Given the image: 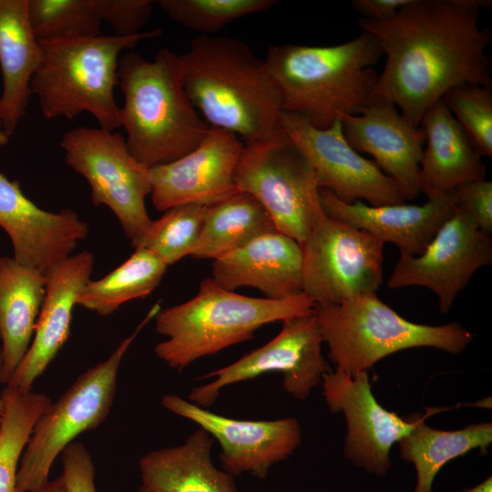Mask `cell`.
Instances as JSON below:
<instances>
[{
  "label": "cell",
  "instance_id": "obj_39",
  "mask_svg": "<svg viewBox=\"0 0 492 492\" xmlns=\"http://www.w3.org/2000/svg\"><path fill=\"white\" fill-rule=\"evenodd\" d=\"M32 492H67L65 481L60 475L54 480H49L43 487Z\"/></svg>",
  "mask_w": 492,
  "mask_h": 492
},
{
  "label": "cell",
  "instance_id": "obj_4",
  "mask_svg": "<svg viewBox=\"0 0 492 492\" xmlns=\"http://www.w3.org/2000/svg\"><path fill=\"white\" fill-rule=\"evenodd\" d=\"M118 78L126 145L148 168L183 157L210 131L186 93L179 55L170 49L160 48L153 60L134 51L124 54Z\"/></svg>",
  "mask_w": 492,
  "mask_h": 492
},
{
  "label": "cell",
  "instance_id": "obj_22",
  "mask_svg": "<svg viewBox=\"0 0 492 492\" xmlns=\"http://www.w3.org/2000/svg\"><path fill=\"white\" fill-rule=\"evenodd\" d=\"M210 278L231 292L247 286L268 299L292 298L302 293V250L284 233H264L212 261Z\"/></svg>",
  "mask_w": 492,
  "mask_h": 492
},
{
  "label": "cell",
  "instance_id": "obj_42",
  "mask_svg": "<svg viewBox=\"0 0 492 492\" xmlns=\"http://www.w3.org/2000/svg\"><path fill=\"white\" fill-rule=\"evenodd\" d=\"M0 365H1V354H0ZM5 411V403L0 393V416L4 414Z\"/></svg>",
  "mask_w": 492,
  "mask_h": 492
},
{
  "label": "cell",
  "instance_id": "obj_41",
  "mask_svg": "<svg viewBox=\"0 0 492 492\" xmlns=\"http://www.w3.org/2000/svg\"><path fill=\"white\" fill-rule=\"evenodd\" d=\"M9 140V137L5 132L2 124L0 122V148L5 146Z\"/></svg>",
  "mask_w": 492,
  "mask_h": 492
},
{
  "label": "cell",
  "instance_id": "obj_1",
  "mask_svg": "<svg viewBox=\"0 0 492 492\" xmlns=\"http://www.w3.org/2000/svg\"><path fill=\"white\" fill-rule=\"evenodd\" d=\"M482 0H410L390 20H358L385 55L369 103L386 101L415 126L450 89L491 87L487 50L490 33L479 27Z\"/></svg>",
  "mask_w": 492,
  "mask_h": 492
},
{
  "label": "cell",
  "instance_id": "obj_32",
  "mask_svg": "<svg viewBox=\"0 0 492 492\" xmlns=\"http://www.w3.org/2000/svg\"><path fill=\"white\" fill-rule=\"evenodd\" d=\"M206 207L186 204L166 210L158 220H151L132 247L150 251L168 266L190 256L202 229Z\"/></svg>",
  "mask_w": 492,
  "mask_h": 492
},
{
  "label": "cell",
  "instance_id": "obj_35",
  "mask_svg": "<svg viewBox=\"0 0 492 492\" xmlns=\"http://www.w3.org/2000/svg\"><path fill=\"white\" fill-rule=\"evenodd\" d=\"M153 5L151 0H100L102 20L119 36L139 33L150 19Z\"/></svg>",
  "mask_w": 492,
  "mask_h": 492
},
{
  "label": "cell",
  "instance_id": "obj_28",
  "mask_svg": "<svg viewBox=\"0 0 492 492\" xmlns=\"http://www.w3.org/2000/svg\"><path fill=\"white\" fill-rule=\"evenodd\" d=\"M274 231L276 227L262 205L251 195L239 191L206 207L202 229L190 256L214 261Z\"/></svg>",
  "mask_w": 492,
  "mask_h": 492
},
{
  "label": "cell",
  "instance_id": "obj_11",
  "mask_svg": "<svg viewBox=\"0 0 492 492\" xmlns=\"http://www.w3.org/2000/svg\"><path fill=\"white\" fill-rule=\"evenodd\" d=\"M301 247L302 292L315 305L376 293L382 283L384 243L343 220L326 215Z\"/></svg>",
  "mask_w": 492,
  "mask_h": 492
},
{
  "label": "cell",
  "instance_id": "obj_10",
  "mask_svg": "<svg viewBox=\"0 0 492 492\" xmlns=\"http://www.w3.org/2000/svg\"><path fill=\"white\" fill-rule=\"evenodd\" d=\"M60 146L67 164L87 179L92 203L107 206L134 243L151 221L146 207L150 168L130 154L122 135L101 128H74Z\"/></svg>",
  "mask_w": 492,
  "mask_h": 492
},
{
  "label": "cell",
  "instance_id": "obj_40",
  "mask_svg": "<svg viewBox=\"0 0 492 492\" xmlns=\"http://www.w3.org/2000/svg\"><path fill=\"white\" fill-rule=\"evenodd\" d=\"M461 492H492V477L489 476L477 485L466 488Z\"/></svg>",
  "mask_w": 492,
  "mask_h": 492
},
{
  "label": "cell",
  "instance_id": "obj_18",
  "mask_svg": "<svg viewBox=\"0 0 492 492\" xmlns=\"http://www.w3.org/2000/svg\"><path fill=\"white\" fill-rule=\"evenodd\" d=\"M0 226L11 241L13 258L43 273L70 256L88 233V224L77 212L43 210L25 195L17 180L1 172Z\"/></svg>",
  "mask_w": 492,
  "mask_h": 492
},
{
  "label": "cell",
  "instance_id": "obj_14",
  "mask_svg": "<svg viewBox=\"0 0 492 492\" xmlns=\"http://www.w3.org/2000/svg\"><path fill=\"white\" fill-rule=\"evenodd\" d=\"M322 385L330 413L343 414L345 420V457L368 474L386 475L393 446L413 430L422 415L402 417L382 406L368 371L352 376L335 369L324 374Z\"/></svg>",
  "mask_w": 492,
  "mask_h": 492
},
{
  "label": "cell",
  "instance_id": "obj_37",
  "mask_svg": "<svg viewBox=\"0 0 492 492\" xmlns=\"http://www.w3.org/2000/svg\"><path fill=\"white\" fill-rule=\"evenodd\" d=\"M63 472L61 474L67 492H97L95 466L86 446L72 442L61 453Z\"/></svg>",
  "mask_w": 492,
  "mask_h": 492
},
{
  "label": "cell",
  "instance_id": "obj_12",
  "mask_svg": "<svg viewBox=\"0 0 492 492\" xmlns=\"http://www.w3.org/2000/svg\"><path fill=\"white\" fill-rule=\"evenodd\" d=\"M323 343L314 313L286 320L279 333L267 343L199 378L211 381L194 387L189 401L208 408L218 399L222 388L274 372L282 374V384L286 393L303 401L322 384L324 374L332 371L323 355Z\"/></svg>",
  "mask_w": 492,
  "mask_h": 492
},
{
  "label": "cell",
  "instance_id": "obj_26",
  "mask_svg": "<svg viewBox=\"0 0 492 492\" xmlns=\"http://www.w3.org/2000/svg\"><path fill=\"white\" fill-rule=\"evenodd\" d=\"M46 292V275L0 256V383L6 384L27 352Z\"/></svg>",
  "mask_w": 492,
  "mask_h": 492
},
{
  "label": "cell",
  "instance_id": "obj_16",
  "mask_svg": "<svg viewBox=\"0 0 492 492\" xmlns=\"http://www.w3.org/2000/svg\"><path fill=\"white\" fill-rule=\"evenodd\" d=\"M171 413L190 420L216 439L224 471L235 477L250 473L265 479L271 467L287 459L301 445L302 429L294 417L240 420L220 415L173 394L161 398Z\"/></svg>",
  "mask_w": 492,
  "mask_h": 492
},
{
  "label": "cell",
  "instance_id": "obj_31",
  "mask_svg": "<svg viewBox=\"0 0 492 492\" xmlns=\"http://www.w3.org/2000/svg\"><path fill=\"white\" fill-rule=\"evenodd\" d=\"M27 11L38 40L101 35L100 0H27Z\"/></svg>",
  "mask_w": 492,
  "mask_h": 492
},
{
  "label": "cell",
  "instance_id": "obj_43",
  "mask_svg": "<svg viewBox=\"0 0 492 492\" xmlns=\"http://www.w3.org/2000/svg\"><path fill=\"white\" fill-rule=\"evenodd\" d=\"M0 426H1V416H0Z\"/></svg>",
  "mask_w": 492,
  "mask_h": 492
},
{
  "label": "cell",
  "instance_id": "obj_36",
  "mask_svg": "<svg viewBox=\"0 0 492 492\" xmlns=\"http://www.w3.org/2000/svg\"><path fill=\"white\" fill-rule=\"evenodd\" d=\"M455 206L466 213L479 231L492 232V181L482 179L466 183L455 190Z\"/></svg>",
  "mask_w": 492,
  "mask_h": 492
},
{
  "label": "cell",
  "instance_id": "obj_25",
  "mask_svg": "<svg viewBox=\"0 0 492 492\" xmlns=\"http://www.w3.org/2000/svg\"><path fill=\"white\" fill-rule=\"evenodd\" d=\"M42 56L28 17L27 0H0V122L10 138L26 114L31 81Z\"/></svg>",
  "mask_w": 492,
  "mask_h": 492
},
{
  "label": "cell",
  "instance_id": "obj_21",
  "mask_svg": "<svg viewBox=\"0 0 492 492\" xmlns=\"http://www.w3.org/2000/svg\"><path fill=\"white\" fill-rule=\"evenodd\" d=\"M320 200L327 216L364 231L384 244L394 243L405 256L421 254L455 211V191L423 205L370 206L362 200L344 203L320 189Z\"/></svg>",
  "mask_w": 492,
  "mask_h": 492
},
{
  "label": "cell",
  "instance_id": "obj_20",
  "mask_svg": "<svg viewBox=\"0 0 492 492\" xmlns=\"http://www.w3.org/2000/svg\"><path fill=\"white\" fill-rule=\"evenodd\" d=\"M94 255L71 254L46 275V292L30 346L5 385L32 390V385L56 356L70 334L74 306L90 281Z\"/></svg>",
  "mask_w": 492,
  "mask_h": 492
},
{
  "label": "cell",
  "instance_id": "obj_24",
  "mask_svg": "<svg viewBox=\"0 0 492 492\" xmlns=\"http://www.w3.org/2000/svg\"><path fill=\"white\" fill-rule=\"evenodd\" d=\"M213 442L199 427L183 444L144 455L138 492H238L234 477L212 462Z\"/></svg>",
  "mask_w": 492,
  "mask_h": 492
},
{
  "label": "cell",
  "instance_id": "obj_23",
  "mask_svg": "<svg viewBox=\"0 0 492 492\" xmlns=\"http://www.w3.org/2000/svg\"><path fill=\"white\" fill-rule=\"evenodd\" d=\"M425 135L419 170L420 193L433 200L472 181L485 179L482 157L442 100L424 114Z\"/></svg>",
  "mask_w": 492,
  "mask_h": 492
},
{
  "label": "cell",
  "instance_id": "obj_9",
  "mask_svg": "<svg viewBox=\"0 0 492 492\" xmlns=\"http://www.w3.org/2000/svg\"><path fill=\"white\" fill-rule=\"evenodd\" d=\"M234 180L262 205L278 231L301 246L326 216L311 163L282 130L244 144Z\"/></svg>",
  "mask_w": 492,
  "mask_h": 492
},
{
  "label": "cell",
  "instance_id": "obj_6",
  "mask_svg": "<svg viewBox=\"0 0 492 492\" xmlns=\"http://www.w3.org/2000/svg\"><path fill=\"white\" fill-rule=\"evenodd\" d=\"M162 35L160 28L119 36L99 35L73 39L39 40L42 56L31 90L45 118H73L91 114L99 128H120L114 91L121 53L144 39Z\"/></svg>",
  "mask_w": 492,
  "mask_h": 492
},
{
  "label": "cell",
  "instance_id": "obj_27",
  "mask_svg": "<svg viewBox=\"0 0 492 492\" xmlns=\"http://www.w3.org/2000/svg\"><path fill=\"white\" fill-rule=\"evenodd\" d=\"M429 414L422 415L413 430L397 443L400 458L415 469L416 482L412 492H432L434 480L446 463L475 449L487 453L492 443L491 422L440 430L425 424Z\"/></svg>",
  "mask_w": 492,
  "mask_h": 492
},
{
  "label": "cell",
  "instance_id": "obj_5",
  "mask_svg": "<svg viewBox=\"0 0 492 492\" xmlns=\"http://www.w3.org/2000/svg\"><path fill=\"white\" fill-rule=\"evenodd\" d=\"M314 306L303 292L281 300L250 297L207 278L193 298L155 315V330L166 340L154 351L171 369L181 372L200 358L253 339L267 323L313 314Z\"/></svg>",
  "mask_w": 492,
  "mask_h": 492
},
{
  "label": "cell",
  "instance_id": "obj_33",
  "mask_svg": "<svg viewBox=\"0 0 492 492\" xmlns=\"http://www.w3.org/2000/svg\"><path fill=\"white\" fill-rule=\"evenodd\" d=\"M161 10L174 22L210 36L242 16L269 10L274 0H159Z\"/></svg>",
  "mask_w": 492,
  "mask_h": 492
},
{
  "label": "cell",
  "instance_id": "obj_38",
  "mask_svg": "<svg viewBox=\"0 0 492 492\" xmlns=\"http://www.w3.org/2000/svg\"><path fill=\"white\" fill-rule=\"evenodd\" d=\"M410 0H354V9L362 18L375 22L392 19Z\"/></svg>",
  "mask_w": 492,
  "mask_h": 492
},
{
  "label": "cell",
  "instance_id": "obj_19",
  "mask_svg": "<svg viewBox=\"0 0 492 492\" xmlns=\"http://www.w3.org/2000/svg\"><path fill=\"white\" fill-rule=\"evenodd\" d=\"M349 145L374 158L397 185L405 199L420 194L419 170L425 135L397 108L386 101L367 104L358 114L340 118Z\"/></svg>",
  "mask_w": 492,
  "mask_h": 492
},
{
  "label": "cell",
  "instance_id": "obj_29",
  "mask_svg": "<svg viewBox=\"0 0 492 492\" xmlns=\"http://www.w3.org/2000/svg\"><path fill=\"white\" fill-rule=\"evenodd\" d=\"M169 266L144 249L97 281H88L80 292L77 305L107 316L127 302L142 299L160 283Z\"/></svg>",
  "mask_w": 492,
  "mask_h": 492
},
{
  "label": "cell",
  "instance_id": "obj_3",
  "mask_svg": "<svg viewBox=\"0 0 492 492\" xmlns=\"http://www.w3.org/2000/svg\"><path fill=\"white\" fill-rule=\"evenodd\" d=\"M383 56L374 37L364 32L345 43L326 46H270L264 59L277 87L282 111L301 115L327 128L343 115L368 104Z\"/></svg>",
  "mask_w": 492,
  "mask_h": 492
},
{
  "label": "cell",
  "instance_id": "obj_15",
  "mask_svg": "<svg viewBox=\"0 0 492 492\" xmlns=\"http://www.w3.org/2000/svg\"><path fill=\"white\" fill-rule=\"evenodd\" d=\"M492 263V240L474 220L455 206L425 251L416 256L400 255L387 286H421L438 298L446 313L476 272Z\"/></svg>",
  "mask_w": 492,
  "mask_h": 492
},
{
  "label": "cell",
  "instance_id": "obj_8",
  "mask_svg": "<svg viewBox=\"0 0 492 492\" xmlns=\"http://www.w3.org/2000/svg\"><path fill=\"white\" fill-rule=\"evenodd\" d=\"M159 310V304H155L106 360L82 373L44 411L23 452L16 492H32L46 484L52 465L64 449L80 434L96 428L107 418L116 395L121 361L140 330Z\"/></svg>",
  "mask_w": 492,
  "mask_h": 492
},
{
  "label": "cell",
  "instance_id": "obj_13",
  "mask_svg": "<svg viewBox=\"0 0 492 492\" xmlns=\"http://www.w3.org/2000/svg\"><path fill=\"white\" fill-rule=\"evenodd\" d=\"M280 126L311 163L319 189L348 204L356 200L370 206L405 203L394 180L349 145L340 119L327 128H318L301 115L282 111Z\"/></svg>",
  "mask_w": 492,
  "mask_h": 492
},
{
  "label": "cell",
  "instance_id": "obj_34",
  "mask_svg": "<svg viewBox=\"0 0 492 492\" xmlns=\"http://www.w3.org/2000/svg\"><path fill=\"white\" fill-rule=\"evenodd\" d=\"M481 157L492 156V89L466 84L447 91L441 99Z\"/></svg>",
  "mask_w": 492,
  "mask_h": 492
},
{
  "label": "cell",
  "instance_id": "obj_2",
  "mask_svg": "<svg viewBox=\"0 0 492 492\" xmlns=\"http://www.w3.org/2000/svg\"><path fill=\"white\" fill-rule=\"evenodd\" d=\"M179 59L186 93L210 128L231 131L244 144L282 130L277 87L264 60L244 42L200 35Z\"/></svg>",
  "mask_w": 492,
  "mask_h": 492
},
{
  "label": "cell",
  "instance_id": "obj_30",
  "mask_svg": "<svg viewBox=\"0 0 492 492\" xmlns=\"http://www.w3.org/2000/svg\"><path fill=\"white\" fill-rule=\"evenodd\" d=\"M0 426V492H16L20 460L33 428L52 403L44 393L5 385Z\"/></svg>",
  "mask_w": 492,
  "mask_h": 492
},
{
  "label": "cell",
  "instance_id": "obj_7",
  "mask_svg": "<svg viewBox=\"0 0 492 492\" xmlns=\"http://www.w3.org/2000/svg\"><path fill=\"white\" fill-rule=\"evenodd\" d=\"M314 314L328 346V358L336 370L352 376L399 351L429 347L456 355L473 340V334L457 322L441 325L410 322L376 293L315 305Z\"/></svg>",
  "mask_w": 492,
  "mask_h": 492
},
{
  "label": "cell",
  "instance_id": "obj_17",
  "mask_svg": "<svg viewBox=\"0 0 492 492\" xmlns=\"http://www.w3.org/2000/svg\"><path fill=\"white\" fill-rule=\"evenodd\" d=\"M243 148L234 133L210 128L194 149L150 168L154 208L166 211L186 204L210 206L239 192L234 174Z\"/></svg>",
  "mask_w": 492,
  "mask_h": 492
}]
</instances>
